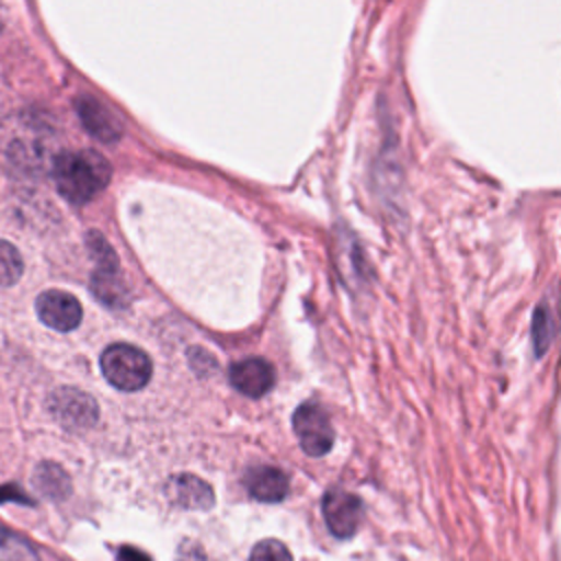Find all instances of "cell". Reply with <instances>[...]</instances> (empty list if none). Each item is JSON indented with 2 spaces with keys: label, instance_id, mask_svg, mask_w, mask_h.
I'll return each instance as SVG.
<instances>
[{
  "label": "cell",
  "instance_id": "obj_17",
  "mask_svg": "<svg viewBox=\"0 0 561 561\" xmlns=\"http://www.w3.org/2000/svg\"><path fill=\"white\" fill-rule=\"evenodd\" d=\"M248 561H294V557L283 541L263 539L252 548Z\"/></svg>",
  "mask_w": 561,
  "mask_h": 561
},
{
  "label": "cell",
  "instance_id": "obj_8",
  "mask_svg": "<svg viewBox=\"0 0 561 561\" xmlns=\"http://www.w3.org/2000/svg\"><path fill=\"white\" fill-rule=\"evenodd\" d=\"M39 140H42V131L31 121H11L7 125L2 149L15 164L33 167V164H39L42 156L46 153V147Z\"/></svg>",
  "mask_w": 561,
  "mask_h": 561
},
{
  "label": "cell",
  "instance_id": "obj_10",
  "mask_svg": "<svg viewBox=\"0 0 561 561\" xmlns=\"http://www.w3.org/2000/svg\"><path fill=\"white\" fill-rule=\"evenodd\" d=\"M164 495L171 504L188 511H208L215 502V493L208 482L193 473H175L164 484Z\"/></svg>",
  "mask_w": 561,
  "mask_h": 561
},
{
  "label": "cell",
  "instance_id": "obj_6",
  "mask_svg": "<svg viewBox=\"0 0 561 561\" xmlns=\"http://www.w3.org/2000/svg\"><path fill=\"white\" fill-rule=\"evenodd\" d=\"M322 515L327 522V528L340 537L348 539L357 533L362 517H364V504L355 493H348L340 486L329 489L322 497Z\"/></svg>",
  "mask_w": 561,
  "mask_h": 561
},
{
  "label": "cell",
  "instance_id": "obj_3",
  "mask_svg": "<svg viewBox=\"0 0 561 561\" xmlns=\"http://www.w3.org/2000/svg\"><path fill=\"white\" fill-rule=\"evenodd\" d=\"M88 248L94 259V272L90 278V289L94 298L112 309L123 307L127 302V287L121 276L116 252L99 232L88 234Z\"/></svg>",
  "mask_w": 561,
  "mask_h": 561
},
{
  "label": "cell",
  "instance_id": "obj_18",
  "mask_svg": "<svg viewBox=\"0 0 561 561\" xmlns=\"http://www.w3.org/2000/svg\"><path fill=\"white\" fill-rule=\"evenodd\" d=\"M118 559H121V561H151L145 552H140V550H136V548H121Z\"/></svg>",
  "mask_w": 561,
  "mask_h": 561
},
{
  "label": "cell",
  "instance_id": "obj_7",
  "mask_svg": "<svg viewBox=\"0 0 561 561\" xmlns=\"http://www.w3.org/2000/svg\"><path fill=\"white\" fill-rule=\"evenodd\" d=\"M35 311H37V318L46 327H50L55 331H64V333L77 329L83 318L81 302L72 294L61 291V289L42 291L35 300Z\"/></svg>",
  "mask_w": 561,
  "mask_h": 561
},
{
  "label": "cell",
  "instance_id": "obj_16",
  "mask_svg": "<svg viewBox=\"0 0 561 561\" xmlns=\"http://www.w3.org/2000/svg\"><path fill=\"white\" fill-rule=\"evenodd\" d=\"M552 335H554V322L550 318V311L546 305H539L535 311V318H533V344H535L537 355L548 351Z\"/></svg>",
  "mask_w": 561,
  "mask_h": 561
},
{
  "label": "cell",
  "instance_id": "obj_2",
  "mask_svg": "<svg viewBox=\"0 0 561 561\" xmlns=\"http://www.w3.org/2000/svg\"><path fill=\"white\" fill-rule=\"evenodd\" d=\"M101 373L116 390L136 392L149 383L153 364L138 346L116 342L101 353Z\"/></svg>",
  "mask_w": 561,
  "mask_h": 561
},
{
  "label": "cell",
  "instance_id": "obj_1",
  "mask_svg": "<svg viewBox=\"0 0 561 561\" xmlns=\"http://www.w3.org/2000/svg\"><path fill=\"white\" fill-rule=\"evenodd\" d=\"M112 178L110 162L92 149L61 151L53 160V180L57 191L70 204H88L94 199Z\"/></svg>",
  "mask_w": 561,
  "mask_h": 561
},
{
  "label": "cell",
  "instance_id": "obj_12",
  "mask_svg": "<svg viewBox=\"0 0 561 561\" xmlns=\"http://www.w3.org/2000/svg\"><path fill=\"white\" fill-rule=\"evenodd\" d=\"M248 493L259 502H280L289 493V478L276 467H252L243 476Z\"/></svg>",
  "mask_w": 561,
  "mask_h": 561
},
{
  "label": "cell",
  "instance_id": "obj_13",
  "mask_svg": "<svg viewBox=\"0 0 561 561\" xmlns=\"http://www.w3.org/2000/svg\"><path fill=\"white\" fill-rule=\"evenodd\" d=\"M33 486L37 489L39 495L48 497V500H66L72 491L70 478L64 471V467H59L57 462H39L33 471Z\"/></svg>",
  "mask_w": 561,
  "mask_h": 561
},
{
  "label": "cell",
  "instance_id": "obj_14",
  "mask_svg": "<svg viewBox=\"0 0 561 561\" xmlns=\"http://www.w3.org/2000/svg\"><path fill=\"white\" fill-rule=\"evenodd\" d=\"M0 561H39V557L28 539L0 526Z\"/></svg>",
  "mask_w": 561,
  "mask_h": 561
},
{
  "label": "cell",
  "instance_id": "obj_4",
  "mask_svg": "<svg viewBox=\"0 0 561 561\" xmlns=\"http://www.w3.org/2000/svg\"><path fill=\"white\" fill-rule=\"evenodd\" d=\"M291 425H294L296 438L307 456L320 458L331 451L335 432L329 421V414L316 401L300 403L291 416Z\"/></svg>",
  "mask_w": 561,
  "mask_h": 561
},
{
  "label": "cell",
  "instance_id": "obj_9",
  "mask_svg": "<svg viewBox=\"0 0 561 561\" xmlns=\"http://www.w3.org/2000/svg\"><path fill=\"white\" fill-rule=\"evenodd\" d=\"M228 379L234 390H239L245 397H263L267 394L276 383V370L274 366L263 357H245L230 366Z\"/></svg>",
  "mask_w": 561,
  "mask_h": 561
},
{
  "label": "cell",
  "instance_id": "obj_15",
  "mask_svg": "<svg viewBox=\"0 0 561 561\" xmlns=\"http://www.w3.org/2000/svg\"><path fill=\"white\" fill-rule=\"evenodd\" d=\"M22 272H24V261L20 250L13 243L0 239V287L15 285Z\"/></svg>",
  "mask_w": 561,
  "mask_h": 561
},
{
  "label": "cell",
  "instance_id": "obj_11",
  "mask_svg": "<svg viewBox=\"0 0 561 561\" xmlns=\"http://www.w3.org/2000/svg\"><path fill=\"white\" fill-rule=\"evenodd\" d=\"M77 114L85 127V131L101 142H116L123 134L118 118L96 99L81 96L77 99Z\"/></svg>",
  "mask_w": 561,
  "mask_h": 561
},
{
  "label": "cell",
  "instance_id": "obj_5",
  "mask_svg": "<svg viewBox=\"0 0 561 561\" xmlns=\"http://www.w3.org/2000/svg\"><path fill=\"white\" fill-rule=\"evenodd\" d=\"M48 412L66 430H88L99 421V405L92 394L79 388H57L48 401Z\"/></svg>",
  "mask_w": 561,
  "mask_h": 561
}]
</instances>
